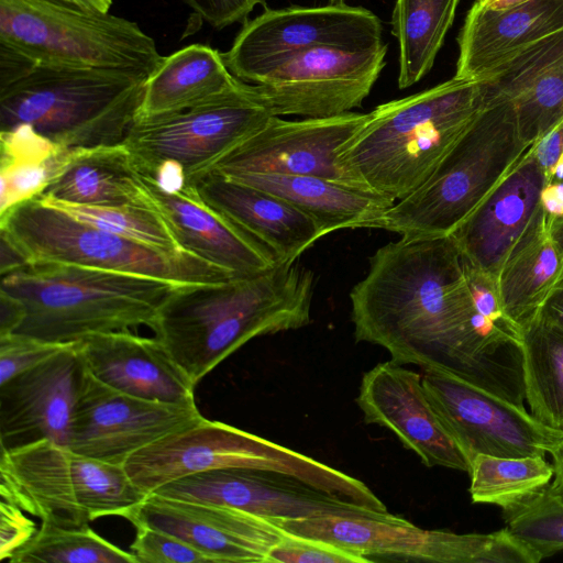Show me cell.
<instances>
[{
  "label": "cell",
  "instance_id": "6da1fadb",
  "mask_svg": "<svg viewBox=\"0 0 563 563\" xmlns=\"http://www.w3.org/2000/svg\"><path fill=\"white\" fill-rule=\"evenodd\" d=\"M350 300L355 340L384 347L400 365L442 368L493 393L509 378L501 350L472 325L465 263L449 235L383 245Z\"/></svg>",
  "mask_w": 563,
  "mask_h": 563
},
{
  "label": "cell",
  "instance_id": "7a4b0ae2",
  "mask_svg": "<svg viewBox=\"0 0 563 563\" xmlns=\"http://www.w3.org/2000/svg\"><path fill=\"white\" fill-rule=\"evenodd\" d=\"M313 273L294 262L228 280L176 286L151 327L196 385L250 340L311 322Z\"/></svg>",
  "mask_w": 563,
  "mask_h": 563
},
{
  "label": "cell",
  "instance_id": "3957f363",
  "mask_svg": "<svg viewBox=\"0 0 563 563\" xmlns=\"http://www.w3.org/2000/svg\"><path fill=\"white\" fill-rule=\"evenodd\" d=\"M484 81L453 78L377 106L340 159L365 187L400 200L417 189L477 117Z\"/></svg>",
  "mask_w": 563,
  "mask_h": 563
},
{
  "label": "cell",
  "instance_id": "277c9868",
  "mask_svg": "<svg viewBox=\"0 0 563 563\" xmlns=\"http://www.w3.org/2000/svg\"><path fill=\"white\" fill-rule=\"evenodd\" d=\"M176 286L135 274L33 261L2 274L0 291L24 309L13 333L68 343L92 333L151 328Z\"/></svg>",
  "mask_w": 563,
  "mask_h": 563
},
{
  "label": "cell",
  "instance_id": "5b68a950",
  "mask_svg": "<svg viewBox=\"0 0 563 563\" xmlns=\"http://www.w3.org/2000/svg\"><path fill=\"white\" fill-rule=\"evenodd\" d=\"M485 91L482 110L427 179L368 228L410 239L448 236L521 159L530 145L510 103L486 85Z\"/></svg>",
  "mask_w": 563,
  "mask_h": 563
},
{
  "label": "cell",
  "instance_id": "8992f818",
  "mask_svg": "<svg viewBox=\"0 0 563 563\" xmlns=\"http://www.w3.org/2000/svg\"><path fill=\"white\" fill-rule=\"evenodd\" d=\"M146 78L117 69L33 67L0 87V131L27 124L68 150L122 143Z\"/></svg>",
  "mask_w": 563,
  "mask_h": 563
},
{
  "label": "cell",
  "instance_id": "52a82bcc",
  "mask_svg": "<svg viewBox=\"0 0 563 563\" xmlns=\"http://www.w3.org/2000/svg\"><path fill=\"white\" fill-rule=\"evenodd\" d=\"M0 49L30 68H100L146 76L163 58L137 23L66 0H0Z\"/></svg>",
  "mask_w": 563,
  "mask_h": 563
},
{
  "label": "cell",
  "instance_id": "ba28073f",
  "mask_svg": "<svg viewBox=\"0 0 563 563\" xmlns=\"http://www.w3.org/2000/svg\"><path fill=\"white\" fill-rule=\"evenodd\" d=\"M123 467L146 495L189 475L242 467L288 474L362 507H372L376 501L374 492L351 475L262 437L205 418L139 450Z\"/></svg>",
  "mask_w": 563,
  "mask_h": 563
},
{
  "label": "cell",
  "instance_id": "9c48e42d",
  "mask_svg": "<svg viewBox=\"0 0 563 563\" xmlns=\"http://www.w3.org/2000/svg\"><path fill=\"white\" fill-rule=\"evenodd\" d=\"M0 495L42 521L81 528L104 516L125 517L146 498L123 466L51 441L0 452Z\"/></svg>",
  "mask_w": 563,
  "mask_h": 563
},
{
  "label": "cell",
  "instance_id": "30bf717a",
  "mask_svg": "<svg viewBox=\"0 0 563 563\" xmlns=\"http://www.w3.org/2000/svg\"><path fill=\"white\" fill-rule=\"evenodd\" d=\"M275 117L252 84L168 115L135 120L123 143L137 169L165 189L195 186Z\"/></svg>",
  "mask_w": 563,
  "mask_h": 563
},
{
  "label": "cell",
  "instance_id": "8fae6325",
  "mask_svg": "<svg viewBox=\"0 0 563 563\" xmlns=\"http://www.w3.org/2000/svg\"><path fill=\"white\" fill-rule=\"evenodd\" d=\"M0 233L26 262L76 264L176 285L219 283L234 276L196 254L162 252L78 221L38 197L0 216Z\"/></svg>",
  "mask_w": 563,
  "mask_h": 563
},
{
  "label": "cell",
  "instance_id": "7c38bea8",
  "mask_svg": "<svg viewBox=\"0 0 563 563\" xmlns=\"http://www.w3.org/2000/svg\"><path fill=\"white\" fill-rule=\"evenodd\" d=\"M274 522L285 532L322 540L364 558L438 563H538L539 558L506 528L489 533L429 530L385 516L325 515Z\"/></svg>",
  "mask_w": 563,
  "mask_h": 563
},
{
  "label": "cell",
  "instance_id": "4fadbf2b",
  "mask_svg": "<svg viewBox=\"0 0 563 563\" xmlns=\"http://www.w3.org/2000/svg\"><path fill=\"white\" fill-rule=\"evenodd\" d=\"M383 42V25L372 11L346 3L266 9L243 23L222 53L229 71L258 84L297 55L321 46L368 48Z\"/></svg>",
  "mask_w": 563,
  "mask_h": 563
},
{
  "label": "cell",
  "instance_id": "5bb4252c",
  "mask_svg": "<svg viewBox=\"0 0 563 563\" xmlns=\"http://www.w3.org/2000/svg\"><path fill=\"white\" fill-rule=\"evenodd\" d=\"M422 385L441 422L471 462L478 454L545 456L563 435L540 424L523 406L452 372L423 369Z\"/></svg>",
  "mask_w": 563,
  "mask_h": 563
},
{
  "label": "cell",
  "instance_id": "9a60e30c",
  "mask_svg": "<svg viewBox=\"0 0 563 563\" xmlns=\"http://www.w3.org/2000/svg\"><path fill=\"white\" fill-rule=\"evenodd\" d=\"M388 46L349 49L321 46L303 52L252 84L275 117L329 118L361 107L385 67Z\"/></svg>",
  "mask_w": 563,
  "mask_h": 563
},
{
  "label": "cell",
  "instance_id": "2e32d148",
  "mask_svg": "<svg viewBox=\"0 0 563 563\" xmlns=\"http://www.w3.org/2000/svg\"><path fill=\"white\" fill-rule=\"evenodd\" d=\"M202 419L196 404L173 405L130 396L104 385L85 368L68 449L123 466L139 450Z\"/></svg>",
  "mask_w": 563,
  "mask_h": 563
},
{
  "label": "cell",
  "instance_id": "e0dca14e",
  "mask_svg": "<svg viewBox=\"0 0 563 563\" xmlns=\"http://www.w3.org/2000/svg\"><path fill=\"white\" fill-rule=\"evenodd\" d=\"M367 118L368 113L353 111L301 120L272 117L264 128L218 162L211 172L228 177L241 174L316 176L367 188L340 159L341 150Z\"/></svg>",
  "mask_w": 563,
  "mask_h": 563
},
{
  "label": "cell",
  "instance_id": "ac0fdd59",
  "mask_svg": "<svg viewBox=\"0 0 563 563\" xmlns=\"http://www.w3.org/2000/svg\"><path fill=\"white\" fill-rule=\"evenodd\" d=\"M154 493L230 507L271 520L389 514L332 496L295 476L255 468L230 467L198 473L168 483Z\"/></svg>",
  "mask_w": 563,
  "mask_h": 563
},
{
  "label": "cell",
  "instance_id": "d6986e66",
  "mask_svg": "<svg viewBox=\"0 0 563 563\" xmlns=\"http://www.w3.org/2000/svg\"><path fill=\"white\" fill-rule=\"evenodd\" d=\"M85 364L76 342L0 385V452L43 440L68 448Z\"/></svg>",
  "mask_w": 563,
  "mask_h": 563
},
{
  "label": "cell",
  "instance_id": "ffe728a7",
  "mask_svg": "<svg viewBox=\"0 0 563 563\" xmlns=\"http://www.w3.org/2000/svg\"><path fill=\"white\" fill-rule=\"evenodd\" d=\"M134 527L170 533L214 563H267L284 536L274 520L230 507L148 494L124 517Z\"/></svg>",
  "mask_w": 563,
  "mask_h": 563
},
{
  "label": "cell",
  "instance_id": "44dd1931",
  "mask_svg": "<svg viewBox=\"0 0 563 563\" xmlns=\"http://www.w3.org/2000/svg\"><path fill=\"white\" fill-rule=\"evenodd\" d=\"M356 404L366 423L394 432L428 466L470 472L471 461L448 432L422 385V375L394 361L366 372Z\"/></svg>",
  "mask_w": 563,
  "mask_h": 563
},
{
  "label": "cell",
  "instance_id": "7402d4cb",
  "mask_svg": "<svg viewBox=\"0 0 563 563\" xmlns=\"http://www.w3.org/2000/svg\"><path fill=\"white\" fill-rule=\"evenodd\" d=\"M545 183L529 148L449 235L463 260L496 279L511 251L541 214L540 192Z\"/></svg>",
  "mask_w": 563,
  "mask_h": 563
},
{
  "label": "cell",
  "instance_id": "603a6c76",
  "mask_svg": "<svg viewBox=\"0 0 563 563\" xmlns=\"http://www.w3.org/2000/svg\"><path fill=\"white\" fill-rule=\"evenodd\" d=\"M76 346L87 371L115 390L164 404H195L196 385L155 336L109 331L86 335Z\"/></svg>",
  "mask_w": 563,
  "mask_h": 563
},
{
  "label": "cell",
  "instance_id": "cb8c5ba5",
  "mask_svg": "<svg viewBox=\"0 0 563 563\" xmlns=\"http://www.w3.org/2000/svg\"><path fill=\"white\" fill-rule=\"evenodd\" d=\"M141 177L152 206L184 250L234 276L254 275L277 264L264 244L209 207L196 186L165 189L152 177L142 173Z\"/></svg>",
  "mask_w": 563,
  "mask_h": 563
},
{
  "label": "cell",
  "instance_id": "d4e9b609",
  "mask_svg": "<svg viewBox=\"0 0 563 563\" xmlns=\"http://www.w3.org/2000/svg\"><path fill=\"white\" fill-rule=\"evenodd\" d=\"M563 29V0L488 10L475 3L460 31L454 77L483 81L536 42Z\"/></svg>",
  "mask_w": 563,
  "mask_h": 563
},
{
  "label": "cell",
  "instance_id": "484cf974",
  "mask_svg": "<svg viewBox=\"0 0 563 563\" xmlns=\"http://www.w3.org/2000/svg\"><path fill=\"white\" fill-rule=\"evenodd\" d=\"M195 186L209 207L264 244L277 263L297 261L324 236L313 219L269 191L213 172Z\"/></svg>",
  "mask_w": 563,
  "mask_h": 563
},
{
  "label": "cell",
  "instance_id": "4316f807",
  "mask_svg": "<svg viewBox=\"0 0 563 563\" xmlns=\"http://www.w3.org/2000/svg\"><path fill=\"white\" fill-rule=\"evenodd\" d=\"M507 100L532 145L563 119V29L530 45L483 80Z\"/></svg>",
  "mask_w": 563,
  "mask_h": 563
},
{
  "label": "cell",
  "instance_id": "83f0119b",
  "mask_svg": "<svg viewBox=\"0 0 563 563\" xmlns=\"http://www.w3.org/2000/svg\"><path fill=\"white\" fill-rule=\"evenodd\" d=\"M38 197L95 207L153 208L125 144L71 148Z\"/></svg>",
  "mask_w": 563,
  "mask_h": 563
},
{
  "label": "cell",
  "instance_id": "f1b7e54d",
  "mask_svg": "<svg viewBox=\"0 0 563 563\" xmlns=\"http://www.w3.org/2000/svg\"><path fill=\"white\" fill-rule=\"evenodd\" d=\"M228 178L282 197L313 219L323 235L342 229L368 228L396 202L368 188L316 176L241 174Z\"/></svg>",
  "mask_w": 563,
  "mask_h": 563
},
{
  "label": "cell",
  "instance_id": "f546056e",
  "mask_svg": "<svg viewBox=\"0 0 563 563\" xmlns=\"http://www.w3.org/2000/svg\"><path fill=\"white\" fill-rule=\"evenodd\" d=\"M236 81L218 49L188 45L163 56L147 76L135 120L189 109L232 88Z\"/></svg>",
  "mask_w": 563,
  "mask_h": 563
},
{
  "label": "cell",
  "instance_id": "4dcf8cb0",
  "mask_svg": "<svg viewBox=\"0 0 563 563\" xmlns=\"http://www.w3.org/2000/svg\"><path fill=\"white\" fill-rule=\"evenodd\" d=\"M551 222L542 211L496 277L503 308L520 332L563 277V254L551 236Z\"/></svg>",
  "mask_w": 563,
  "mask_h": 563
},
{
  "label": "cell",
  "instance_id": "1f68e13d",
  "mask_svg": "<svg viewBox=\"0 0 563 563\" xmlns=\"http://www.w3.org/2000/svg\"><path fill=\"white\" fill-rule=\"evenodd\" d=\"M520 350L530 415L563 434V331L537 317L521 331Z\"/></svg>",
  "mask_w": 563,
  "mask_h": 563
},
{
  "label": "cell",
  "instance_id": "d6a6232c",
  "mask_svg": "<svg viewBox=\"0 0 563 563\" xmlns=\"http://www.w3.org/2000/svg\"><path fill=\"white\" fill-rule=\"evenodd\" d=\"M461 0H396L391 34L399 47L398 87L420 81L432 68Z\"/></svg>",
  "mask_w": 563,
  "mask_h": 563
},
{
  "label": "cell",
  "instance_id": "836d02e7",
  "mask_svg": "<svg viewBox=\"0 0 563 563\" xmlns=\"http://www.w3.org/2000/svg\"><path fill=\"white\" fill-rule=\"evenodd\" d=\"M0 216L42 195L60 168L68 148L42 136L27 124L0 131Z\"/></svg>",
  "mask_w": 563,
  "mask_h": 563
},
{
  "label": "cell",
  "instance_id": "e575fe53",
  "mask_svg": "<svg viewBox=\"0 0 563 563\" xmlns=\"http://www.w3.org/2000/svg\"><path fill=\"white\" fill-rule=\"evenodd\" d=\"M470 494L474 504L507 511L550 485L553 466L544 456L476 455L471 462Z\"/></svg>",
  "mask_w": 563,
  "mask_h": 563
},
{
  "label": "cell",
  "instance_id": "d590c367",
  "mask_svg": "<svg viewBox=\"0 0 563 563\" xmlns=\"http://www.w3.org/2000/svg\"><path fill=\"white\" fill-rule=\"evenodd\" d=\"M11 563H136L133 554L109 542L89 526L65 528L42 521L41 528L8 560Z\"/></svg>",
  "mask_w": 563,
  "mask_h": 563
},
{
  "label": "cell",
  "instance_id": "8d00e7d4",
  "mask_svg": "<svg viewBox=\"0 0 563 563\" xmlns=\"http://www.w3.org/2000/svg\"><path fill=\"white\" fill-rule=\"evenodd\" d=\"M38 198L78 221L148 247L166 253L188 252L180 246L165 220L153 208L95 207Z\"/></svg>",
  "mask_w": 563,
  "mask_h": 563
},
{
  "label": "cell",
  "instance_id": "74e56055",
  "mask_svg": "<svg viewBox=\"0 0 563 563\" xmlns=\"http://www.w3.org/2000/svg\"><path fill=\"white\" fill-rule=\"evenodd\" d=\"M504 512L508 532L540 561L563 551V495L550 485Z\"/></svg>",
  "mask_w": 563,
  "mask_h": 563
},
{
  "label": "cell",
  "instance_id": "f35d334b",
  "mask_svg": "<svg viewBox=\"0 0 563 563\" xmlns=\"http://www.w3.org/2000/svg\"><path fill=\"white\" fill-rule=\"evenodd\" d=\"M136 534L130 545L136 563H214L181 539L150 527H135Z\"/></svg>",
  "mask_w": 563,
  "mask_h": 563
},
{
  "label": "cell",
  "instance_id": "ab89813d",
  "mask_svg": "<svg viewBox=\"0 0 563 563\" xmlns=\"http://www.w3.org/2000/svg\"><path fill=\"white\" fill-rule=\"evenodd\" d=\"M70 343L48 342L15 333L0 336V385L40 365Z\"/></svg>",
  "mask_w": 563,
  "mask_h": 563
},
{
  "label": "cell",
  "instance_id": "60d3db41",
  "mask_svg": "<svg viewBox=\"0 0 563 563\" xmlns=\"http://www.w3.org/2000/svg\"><path fill=\"white\" fill-rule=\"evenodd\" d=\"M366 563L367 561L350 551L322 540L285 536L271 549L267 563Z\"/></svg>",
  "mask_w": 563,
  "mask_h": 563
},
{
  "label": "cell",
  "instance_id": "b9f144b4",
  "mask_svg": "<svg viewBox=\"0 0 563 563\" xmlns=\"http://www.w3.org/2000/svg\"><path fill=\"white\" fill-rule=\"evenodd\" d=\"M203 21L217 30L234 23H245L256 5L266 0H183Z\"/></svg>",
  "mask_w": 563,
  "mask_h": 563
},
{
  "label": "cell",
  "instance_id": "7bdbcfd3",
  "mask_svg": "<svg viewBox=\"0 0 563 563\" xmlns=\"http://www.w3.org/2000/svg\"><path fill=\"white\" fill-rule=\"evenodd\" d=\"M35 523L18 506L0 503V560H9L36 533Z\"/></svg>",
  "mask_w": 563,
  "mask_h": 563
},
{
  "label": "cell",
  "instance_id": "ee69618b",
  "mask_svg": "<svg viewBox=\"0 0 563 563\" xmlns=\"http://www.w3.org/2000/svg\"><path fill=\"white\" fill-rule=\"evenodd\" d=\"M530 148L549 183L552 170L563 153V119L538 139Z\"/></svg>",
  "mask_w": 563,
  "mask_h": 563
},
{
  "label": "cell",
  "instance_id": "f6af8a7d",
  "mask_svg": "<svg viewBox=\"0 0 563 563\" xmlns=\"http://www.w3.org/2000/svg\"><path fill=\"white\" fill-rule=\"evenodd\" d=\"M23 318L22 305L15 298L0 291V336L13 333Z\"/></svg>",
  "mask_w": 563,
  "mask_h": 563
},
{
  "label": "cell",
  "instance_id": "bcb514c9",
  "mask_svg": "<svg viewBox=\"0 0 563 563\" xmlns=\"http://www.w3.org/2000/svg\"><path fill=\"white\" fill-rule=\"evenodd\" d=\"M540 206L550 221L563 218V181H551L543 186Z\"/></svg>",
  "mask_w": 563,
  "mask_h": 563
},
{
  "label": "cell",
  "instance_id": "7dc6e473",
  "mask_svg": "<svg viewBox=\"0 0 563 563\" xmlns=\"http://www.w3.org/2000/svg\"><path fill=\"white\" fill-rule=\"evenodd\" d=\"M538 317L563 331V277L547 298Z\"/></svg>",
  "mask_w": 563,
  "mask_h": 563
},
{
  "label": "cell",
  "instance_id": "c3c4849f",
  "mask_svg": "<svg viewBox=\"0 0 563 563\" xmlns=\"http://www.w3.org/2000/svg\"><path fill=\"white\" fill-rule=\"evenodd\" d=\"M549 454L552 457L554 478L550 487L559 494L563 495V435L552 446Z\"/></svg>",
  "mask_w": 563,
  "mask_h": 563
},
{
  "label": "cell",
  "instance_id": "681fc988",
  "mask_svg": "<svg viewBox=\"0 0 563 563\" xmlns=\"http://www.w3.org/2000/svg\"><path fill=\"white\" fill-rule=\"evenodd\" d=\"M531 0H475V4L488 10H503L514 8Z\"/></svg>",
  "mask_w": 563,
  "mask_h": 563
},
{
  "label": "cell",
  "instance_id": "f907efd6",
  "mask_svg": "<svg viewBox=\"0 0 563 563\" xmlns=\"http://www.w3.org/2000/svg\"><path fill=\"white\" fill-rule=\"evenodd\" d=\"M68 2L75 3L79 7L96 10L100 12H109V9L112 5V0H66Z\"/></svg>",
  "mask_w": 563,
  "mask_h": 563
},
{
  "label": "cell",
  "instance_id": "816d5d0a",
  "mask_svg": "<svg viewBox=\"0 0 563 563\" xmlns=\"http://www.w3.org/2000/svg\"><path fill=\"white\" fill-rule=\"evenodd\" d=\"M550 233L554 243L563 254V218L551 222Z\"/></svg>",
  "mask_w": 563,
  "mask_h": 563
},
{
  "label": "cell",
  "instance_id": "f5cc1de1",
  "mask_svg": "<svg viewBox=\"0 0 563 563\" xmlns=\"http://www.w3.org/2000/svg\"><path fill=\"white\" fill-rule=\"evenodd\" d=\"M551 181H563V153L559 157V159L552 170L551 179L549 183H551Z\"/></svg>",
  "mask_w": 563,
  "mask_h": 563
},
{
  "label": "cell",
  "instance_id": "db71d44e",
  "mask_svg": "<svg viewBox=\"0 0 563 563\" xmlns=\"http://www.w3.org/2000/svg\"><path fill=\"white\" fill-rule=\"evenodd\" d=\"M329 3H332V4H340V3H345V0H328Z\"/></svg>",
  "mask_w": 563,
  "mask_h": 563
}]
</instances>
